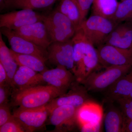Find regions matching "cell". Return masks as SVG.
Listing matches in <instances>:
<instances>
[{"mask_svg": "<svg viewBox=\"0 0 132 132\" xmlns=\"http://www.w3.org/2000/svg\"><path fill=\"white\" fill-rule=\"evenodd\" d=\"M119 3L118 0H94L92 6L93 15L112 20Z\"/></svg>", "mask_w": 132, "mask_h": 132, "instance_id": "cell-23", "label": "cell"}, {"mask_svg": "<svg viewBox=\"0 0 132 132\" xmlns=\"http://www.w3.org/2000/svg\"><path fill=\"white\" fill-rule=\"evenodd\" d=\"M6 85H10L7 73L2 64L0 63V86Z\"/></svg>", "mask_w": 132, "mask_h": 132, "instance_id": "cell-32", "label": "cell"}, {"mask_svg": "<svg viewBox=\"0 0 132 132\" xmlns=\"http://www.w3.org/2000/svg\"><path fill=\"white\" fill-rule=\"evenodd\" d=\"M70 19L77 29L81 24L80 10L77 0H60L56 9Z\"/></svg>", "mask_w": 132, "mask_h": 132, "instance_id": "cell-22", "label": "cell"}, {"mask_svg": "<svg viewBox=\"0 0 132 132\" xmlns=\"http://www.w3.org/2000/svg\"><path fill=\"white\" fill-rule=\"evenodd\" d=\"M7 0H0V7H1V10H2L4 9L5 3Z\"/></svg>", "mask_w": 132, "mask_h": 132, "instance_id": "cell-34", "label": "cell"}, {"mask_svg": "<svg viewBox=\"0 0 132 132\" xmlns=\"http://www.w3.org/2000/svg\"><path fill=\"white\" fill-rule=\"evenodd\" d=\"M84 63L86 78L100 67L97 49L85 36L84 45Z\"/></svg>", "mask_w": 132, "mask_h": 132, "instance_id": "cell-20", "label": "cell"}, {"mask_svg": "<svg viewBox=\"0 0 132 132\" xmlns=\"http://www.w3.org/2000/svg\"><path fill=\"white\" fill-rule=\"evenodd\" d=\"M25 130L14 116L6 123L0 126V132H24Z\"/></svg>", "mask_w": 132, "mask_h": 132, "instance_id": "cell-27", "label": "cell"}, {"mask_svg": "<svg viewBox=\"0 0 132 132\" xmlns=\"http://www.w3.org/2000/svg\"><path fill=\"white\" fill-rule=\"evenodd\" d=\"M12 89L9 85L0 86V105L8 104L9 97L12 94Z\"/></svg>", "mask_w": 132, "mask_h": 132, "instance_id": "cell-31", "label": "cell"}, {"mask_svg": "<svg viewBox=\"0 0 132 132\" xmlns=\"http://www.w3.org/2000/svg\"><path fill=\"white\" fill-rule=\"evenodd\" d=\"M1 32L7 38L11 49L14 52L21 54L34 55L45 62L47 61V49L27 40L12 29L1 28Z\"/></svg>", "mask_w": 132, "mask_h": 132, "instance_id": "cell-6", "label": "cell"}, {"mask_svg": "<svg viewBox=\"0 0 132 132\" xmlns=\"http://www.w3.org/2000/svg\"><path fill=\"white\" fill-rule=\"evenodd\" d=\"M85 36L80 29H78L72 38L74 46V60L75 71L74 75L76 81L80 83L86 78L84 63L85 54L84 42Z\"/></svg>", "mask_w": 132, "mask_h": 132, "instance_id": "cell-16", "label": "cell"}, {"mask_svg": "<svg viewBox=\"0 0 132 132\" xmlns=\"http://www.w3.org/2000/svg\"><path fill=\"white\" fill-rule=\"evenodd\" d=\"M132 69V65L112 66L101 72L92 73L80 84L87 91L102 92L106 90L119 79L128 73Z\"/></svg>", "mask_w": 132, "mask_h": 132, "instance_id": "cell-2", "label": "cell"}, {"mask_svg": "<svg viewBox=\"0 0 132 132\" xmlns=\"http://www.w3.org/2000/svg\"><path fill=\"white\" fill-rule=\"evenodd\" d=\"M47 61L66 67L74 74V46L72 39L64 42H52L47 48Z\"/></svg>", "mask_w": 132, "mask_h": 132, "instance_id": "cell-7", "label": "cell"}, {"mask_svg": "<svg viewBox=\"0 0 132 132\" xmlns=\"http://www.w3.org/2000/svg\"><path fill=\"white\" fill-rule=\"evenodd\" d=\"M118 25L111 19L93 15L82 22L78 29L82 30L94 46L98 47L104 44L108 36Z\"/></svg>", "mask_w": 132, "mask_h": 132, "instance_id": "cell-4", "label": "cell"}, {"mask_svg": "<svg viewBox=\"0 0 132 132\" xmlns=\"http://www.w3.org/2000/svg\"><path fill=\"white\" fill-rule=\"evenodd\" d=\"M13 115L27 132H34L41 128L47 121L49 112L45 106L40 108L24 109L17 108Z\"/></svg>", "mask_w": 132, "mask_h": 132, "instance_id": "cell-8", "label": "cell"}, {"mask_svg": "<svg viewBox=\"0 0 132 132\" xmlns=\"http://www.w3.org/2000/svg\"><path fill=\"white\" fill-rule=\"evenodd\" d=\"M132 88V69L107 89L108 98L111 101L116 102L127 99L131 94Z\"/></svg>", "mask_w": 132, "mask_h": 132, "instance_id": "cell-18", "label": "cell"}, {"mask_svg": "<svg viewBox=\"0 0 132 132\" xmlns=\"http://www.w3.org/2000/svg\"><path fill=\"white\" fill-rule=\"evenodd\" d=\"M13 30L22 38L45 49H47L52 43L43 21L37 22Z\"/></svg>", "mask_w": 132, "mask_h": 132, "instance_id": "cell-13", "label": "cell"}, {"mask_svg": "<svg viewBox=\"0 0 132 132\" xmlns=\"http://www.w3.org/2000/svg\"><path fill=\"white\" fill-rule=\"evenodd\" d=\"M78 109L71 105H63L54 109L50 113L47 121L49 125L55 127L56 131L72 130L78 124Z\"/></svg>", "mask_w": 132, "mask_h": 132, "instance_id": "cell-12", "label": "cell"}, {"mask_svg": "<svg viewBox=\"0 0 132 132\" xmlns=\"http://www.w3.org/2000/svg\"><path fill=\"white\" fill-rule=\"evenodd\" d=\"M127 99H132V88L131 91V94H130V96H129V97H128V98Z\"/></svg>", "mask_w": 132, "mask_h": 132, "instance_id": "cell-35", "label": "cell"}, {"mask_svg": "<svg viewBox=\"0 0 132 132\" xmlns=\"http://www.w3.org/2000/svg\"><path fill=\"white\" fill-rule=\"evenodd\" d=\"M56 0H7L5 8L13 7L21 9H40L52 6Z\"/></svg>", "mask_w": 132, "mask_h": 132, "instance_id": "cell-24", "label": "cell"}, {"mask_svg": "<svg viewBox=\"0 0 132 132\" xmlns=\"http://www.w3.org/2000/svg\"><path fill=\"white\" fill-rule=\"evenodd\" d=\"M10 104L0 105V126L6 123L13 116L10 112Z\"/></svg>", "mask_w": 132, "mask_h": 132, "instance_id": "cell-29", "label": "cell"}, {"mask_svg": "<svg viewBox=\"0 0 132 132\" xmlns=\"http://www.w3.org/2000/svg\"><path fill=\"white\" fill-rule=\"evenodd\" d=\"M41 73L23 66H19L13 78L11 87L13 90H19L42 85Z\"/></svg>", "mask_w": 132, "mask_h": 132, "instance_id": "cell-17", "label": "cell"}, {"mask_svg": "<svg viewBox=\"0 0 132 132\" xmlns=\"http://www.w3.org/2000/svg\"><path fill=\"white\" fill-rule=\"evenodd\" d=\"M124 116L118 110H110L106 114L104 128L106 132H123Z\"/></svg>", "mask_w": 132, "mask_h": 132, "instance_id": "cell-25", "label": "cell"}, {"mask_svg": "<svg viewBox=\"0 0 132 132\" xmlns=\"http://www.w3.org/2000/svg\"><path fill=\"white\" fill-rule=\"evenodd\" d=\"M45 16L32 10L22 9L9 12L0 15V27L14 30L37 22L43 21Z\"/></svg>", "mask_w": 132, "mask_h": 132, "instance_id": "cell-11", "label": "cell"}, {"mask_svg": "<svg viewBox=\"0 0 132 132\" xmlns=\"http://www.w3.org/2000/svg\"><path fill=\"white\" fill-rule=\"evenodd\" d=\"M101 106L89 101L78 109L77 120L81 132H99L103 117Z\"/></svg>", "mask_w": 132, "mask_h": 132, "instance_id": "cell-5", "label": "cell"}, {"mask_svg": "<svg viewBox=\"0 0 132 132\" xmlns=\"http://www.w3.org/2000/svg\"><path fill=\"white\" fill-rule=\"evenodd\" d=\"M81 13V24L86 20L90 8L92 6L94 0H77Z\"/></svg>", "mask_w": 132, "mask_h": 132, "instance_id": "cell-28", "label": "cell"}, {"mask_svg": "<svg viewBox=\"0 0 132 132\" xmlns=\"http://www.w3.org/2000/svg\"><path fill=\"white\" fill-rule=\"evenodd\" d=\"M126 1V0H121V1Z\"/></svg>", "mask_w": 132, "mask_h": 132, "instance_id": "cell-36", "label": "cell"}, {"mask_svg": "<svg viewBox=\"0 0 132 132\" xmlns=\"http://www.w3.org/2000/svg\"><path fill=\"white\" fill-rule=\"evenodd\" d=\"M43 21L52 42H64L71 39L77 30L73 22L56 9L45 16Z\"/></svg>", "mask_w": 132, "mask_h": 132, "instance_id": "cell-3", "label": "cell"}, {"mask_svg": "<svg viewBox=\"0 0 132 132\" xmlns=\"http://www.w3.org/2000/svg\"><path fill=\"white\" fill-rule=\"evenodd\" d=\"M117 102L120 104L124 117L132 119V99H123Z\"/></svg>", "mask_w": 132, "mask_h": 132, "instance_id": "cell-30", "label": "cell"}, {"mask_svg": "<svg viewBox=\"0 0 132 132\" xmlns=\"http://www.w3.org/2000/svg\"><path fill=\"white\" fill-rule=\"evenodd\" d=\"M123 132H132V119L124 117Z\"/></svg>", "mask_w": 132, "mask_h": 132, "instance_id": "cell-33", "label": "cell"}, {"mask_svg": "<svg viewBox=\"0 0 132 132\" xmlns=\"http://www.w3.org/2000/svg\"><path fill=\"white\" fill-rule=\"evenodd\" d=\"M97 49L100 64L105 68L112 66L132 65V48L123 49L104 44L97 47Z\"/></svg>", "mask_w": 132, "mask_h": 132, "instance_id": "cell-9", "label": "cell"}, {"mask_svg": "<svg viewBox=\"0 0 132 132\" xmlns=\"http://www.w3.org/2000/svg\"><path fill=\"white\" fill-rule=\"evenodd\" d=\"M76 81L66 93L57 97L45 106L49 113L54 109L63 105H71L79 109L83 104L90 101L87 90L84 86Z\"/></svg>", "mask_w": 132, "mask_h": 132, "instance_id": "cell-10", "label": "cell"}, {"mask_svg": "<svg viewBox=\"0 0 132 132\" xmlns=\"http://www.w3.org/2000/svg\"><path fill=\"white\" fill-rule=\"evenodd\" d=\"M41 74L43 83L67 91L77 81L73 73L64 66H57L55 68L48 69Z\"/></svg>", "mask_w": 132, "mask_h": 132, "instance_id": "cell-14", "label": "cell"}, {"mask_svg": "<svg viewBox=\"0 0 132 132\" xmlns=\"http://www.w3.org/2000/svg\"><path fill=\"white\" fill-rule=\"evenodd\" d=\"M68 91L49 85H39L19 90L12 89L10 105L24 109L42 107Z\"/></svg>", "mask_w": 132, "mask_h": 132, "instance_id": "cell-1", "label": "cell"}, {"mask_svg": "<svg viewBox=\"0 0 132 132\" xmlns=\"http://www.w3.org/2000/svg\"><path fill=\"white\" fill-rule=\"evenodd\" d=\"M112 20L118 24L132 21V0L122 1L119 3Z\"/></svg>", "mask_w": 132, "mask_h": 132, "instance_id": "cell-26", "label": "cell"}, {"mask_svg": "<svg viewBox=\"0 0 132 132\" xmlns=\"http://www.w3.org/2000/svg\"><path fill=\"white\" fill-rule=\"evenodd\" d=\"M10 50L12 57L18 65L27 67L40 73L48 69L46 62L38 57L31 55L17 53Z\"/></svg>", "mask_w": 132, "mask_h": 132, "instance_id": "cell-21", "label": "cell"}, {"mask_svg": "<svg viewBox=\"0 0 132 132\" xmlns=\"http://www.w3.org/2000/svg\"><path fill=\"white\" fill-rule=\"evenodd\" d=\"M104 44L123 49H132V21L118 24L108 36Z\"/></svg>", "mask_w": 132, "mask_h": 132, "instance_id": "cell-15", "label": "cell"}, {"mask_svg": "<svg viewBox=\"0 0 132 132\" xmlns=\"http://www.w3.org/2000/svg\"><path fill=\"white\" fill-rule=\"evenodd\" d=\"M2 35L0 32V63L6 70L8 82L11 86L13 78L19 65L12 57L10 50L7 47L3 39Z\"/></svg>", "mask_w": 132, "mask_h": 132, "instance_id": "cell-19", "label": "cell"}]
</instances>
